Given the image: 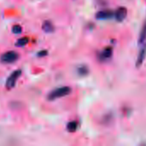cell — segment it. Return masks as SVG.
I'll return each mask as SVG.
<instances>
[{
	"label": "cell",
	"instance_id": "obj_1",
	"mask_svg": "<svg viewBox=\"0 0 146 146\" xmlns=\"http://www.w3.org/2000/svg\"><path fill=\"white\" fill-rule=\"evenodd\" d=\"M71 92V88L68 87V86H62V87H59V88H56L53 91H51L47 98L48 100L50 101H53V100H56L57 98H62V97H65L68 94H70Z\"/></svg>",
	"mask_w": 146,
	"mask_h": 146
},
{
	"label": "cell",
	"instance_id": "obj_2",
	"mask_svg": "<svg viewBox=\"0 0 146 146\" xmlns=\"http://www.w3.org/2000/svg\"><path fill=\"white\" fill-rule=\"evenodd\" d=\"M19 58V54L14 50H10L3 54L0 57V60L3 63H12L17 61Z\"/></svg>",
	"mask_w": 146,
	"mask_h": 146
},
{
	"label": "cell",
	"instance_id": "obj_3",
	"mask_svg": "<svg viewBox=\"0 0 146 146\" xmlns=\"http://www.w3.org/2000/svg\"><path fill=\"white\" fill-rule=\"evenodd\" d=\"M21 70L20 69H17L15 71H14L8 78V80H6V87L8 89H11L13 88L15 86V83L16 81L18 80L19 77L21 76Z\"/></svg>",
	"mask_w": 146,
	"mask_h": 146
},
{
	"label": "cell",
	"instance_id": "obj_4",
	"mask_svg": "<svg viewBox=\"0 0 146 146\" xmlns=\"http://www.w3.org/2000/svg\"><path fill=\"white\" fill-rule=\"evenodd\" d=\"M127 9L125 7L119 8L114 14V16L117 21H123L127 18Z\"/></svg>",
	"mask_w": 146,
	"mask_h": 146
},
{
	"label": "cell",
	"instance_id": "obj_5",
	"mask_svg": "<svg viewBox=\"0 0 146 146\" xmlns=\"http://www.w3.org/2000/svg\"><path fill=\"white\" fill-rule=\"evenodd\" d=\"M114 16V13L111 10L105 9V10H101L98 11L96 15V18L98 20H108L110 19Z\"/></svg>",
	"mask_w": 146,
	"mask_h": 146
},
{
	"label": "cell",
	"instance_id": "obj_6",
	"mask_svg": "<svg viewBox=\"0 0 146 146\" xmlns=\"http://www.w3.org/2000/svg\"><path fill=\"white\" fill-rule=\"evenodd\" d=\"M146 57V44H145V45L141 48L139 53V56H138V59H137V62H136V66L137 68H139L141 67V65L143 64V62L145 61Z\"/></svg>",
	"mask_w": 146,
	"mask_h": 146
},
{
	"label": "cell",
	"instance_id": "obj_7",
	"mask_svg": "<svg viewBox=\"0 0 146 146\" xmlns=\"http://www.w3.org/2000/svg\"><path fill=\"white\" fill-rule=\"evenodd\" d=\"M113 55V50L111 47H107L105 48L100 54V59L103 60V61H105V60H108L110 59Z\"/></svg>",
	"mask_w": 146,
	"mask_h": 146
},
{
	"label": "cell",
	"instance_id": "obj_8",
	"mask_svg": "<svg viewBox=\"0 0 146 146\" xmlns=\"http://www.w3.org/2000/svg\"><path fill=\"white\" fill-rule=\"evenodd\" d=\"M42 28L44 32L48 33H51L55 31V27L50 21H45L42 25Z\"/></svg>",
	"mask_w": 146,
	"mask_h": 146
},
{
	"label": "cell",
	"instance_id": "obj_9",
	"mask_svg": "<svg viewBox=\"0 0 146 146\" xmlns=\"http://www.w3.org/2000/svg\"><path fill=\"white\" fill-rule=\"evenodd\" d=\"M77 73L80 76H86L89 73V68L86 65H84V64L80 65L77 68Z\"/></svg>",
	"mask_w": 146,
	"mask_h": 146
},
{
	"label": "cell",
	"instance_id": "obj_10",
	"mask_svg": "<svg viewBox=\"0 0 146 146\" xmlns=\"http://www.w3.org/2000/svg\"><path fill=\"white\" fill-rule=\"evenodd\" d=\"M146 40V21L145 24L142 27V30L140 32L139 34V44H143Z\"/></svg>",
	"mask_w": 146,
	"mask_h": 146
},
{
	"label": "cell",
	"instance_id": "obj_11",
	"mask_svg": "<svg viewBox=\"0 0 146 146\" xmlns=\"http://www.w3.org/2000/svg\"><path fill=\"white\" fill-rule=\"evenodd\" d=\"M77 127H78V124L76 121H70L67 125V129L70 133H74L77 130Z\"/></svg>",
	"mask_w": 146,
	"mask_h": 146
},
{
	"label": "cell",
	"instance_id": "obj_12",
	"mask_svg": "<svg viewBox=\"0 0 146 146\" xmlns=\"http://www.w3.org/2000/svg\"><path fill=\"white\" fill-rule=\"evenodd\" d=\"M27 43H28V38L27 37H23V38L17 40L15 45L18 47H22V46H25Z\"/></svg>",
	"mask_w": 146,
	"mask_h": 146
},
{
	"label": "cell",
	"instance_id": "obj_13",
	"mask_svg": "<svg viewBox=\"0 0 146 146\" xmlns=\"http://www.w3.org/2000/svg\"><path fill=\"white\" fill-rule=\"evenodd\" d=\"M12 32H13L14 33H15V34H19V33H21L22 32V28H21V27L19 26V25H15V26L12 27Z\"/></svg>",
	"mask_w": 146,
	"mask_h": 146
},
{
	"label": "cell",
	"instance_id": "obj_14",
	"mask_svg": "<svg viewBox=\"0 0 146 146\" xmlns=\"http://www.w3.org/2000/svg\"><path fill=\"white\" fill-rule=\"evenodd\" d=\"M47 54H48L47 50H40V51H38V54H37V56H38V57H43V56H45Z\"/></svg>",
	"mask_w": 146,
	"mask_h": 146
}]
</instances>
